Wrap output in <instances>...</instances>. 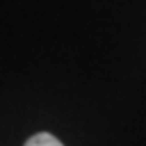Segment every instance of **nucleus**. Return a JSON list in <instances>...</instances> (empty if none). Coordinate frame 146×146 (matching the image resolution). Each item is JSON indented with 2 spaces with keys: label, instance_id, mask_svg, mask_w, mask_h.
Segmentation results:
<instances>
[{
  "label": "nucleus",
  "instance_id": "obj_1",
  "mask_svg": "<svg viewBox=\"0 0 146 146\" xmlns=\"http://www.w3.org/2000/svg\"><path fill=\"white\" fill-rule=\"evenodd\" d=\"M25 146H63V142H59V138H55L49 132H41V134H35L31 136Z\"/></svg>",
  "mask_w": 146,
  "mask_h": 146
}]
</instances>
